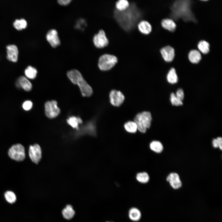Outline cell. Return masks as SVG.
<instances>
[{
  "instance_id": "cell-32",
  "label": "cell",
  "mask_w": 222,
  "mask_h": 222,
  "mask_svg": "<svg viewBox=\"0 0 222 222\" xmlns=\"http://www.w3.org/2000/svg\"><path fill=\"white\" fill-rule=\"evenodd\" d=\"M213 146L214 148H219L221 150L222 149V138L219 137L216 139H214L212 141Z\"/></svg>"
},
{
  "instance_id": "cell-34",
  "label": "cell",
  "mask_w": 222,
  "mask_h": 222,
  "mask_svg": "<svg viewBox=\"0 0 222 222\" xmlns=\"http://www.w3.org/2000/svg\"><path fill=\"white\" fill-rule=\"evenodd\" d=\"M176 97L182 101L184 97V93L183 90L181 88H179L177 90L176 94Z\"/></svg>"
},
{
  "instance_id": "cell-6",
  "label": "cell",
  "mask_w": 222,
  "mask_h": 222,
  "mask_svg": "<svg viewBox=\"0 0 222 222\" xmlns=\"http://www.w3.org/2000/svg\"><path fill=\"white\" fill-rule=\"evenodd\" d=\"M8 154L13 160L17 161H22L25 158L24 147L20 144L14 145L9 149Z\"/></svg>"
},
{
  "instance_id": "cell-9",
  "label": "cell",
  "mask_w": 222,
  "mask_h": 222,
  "mask_svg": "<svg viewBox=\"0 0 222 222\" xmlns=\"http://www.w3.org/2000/svg\"><path fill=\"white\" fill-rule=\"evenodd\" d=\"M29 155L31 161L37 164L42 158V152L40 146L35 144L31 145L29 149Z\"/></svg>"
},
{
  "instance_id": "cell-12",
  "label": "cell",
  "mask_w": 222,
  "mask_h": 222,
  "mask_svg": "<svg viewBox=\"0 0 222 222\" xmlns=\"http://www.w3.org/2000/svg\"><path fill=\"white\" fill-rule=\"evenodd\" d=\"M160 53L164 60L166 62H171L174 59L175 56L174 49L171 47L167 46L162 48Z\"/></svg>"
},
{
  "instance_id": "cell-35",
  "label": "cell",
  "mask_w": 222,
  "mask_h": 222,
  "mask_svg": "<svg viewBox=\"0 0 222 222\" xmlns=\"http://www.w3.org/2000/svg\"><path fill=\"white\" fill-rule=\"evenodd\" d=\"M71 0H58V2L60 5H66L68 4Z\"/></svg>"
},
{
  "instance_id": "cell-15",
  "label": "cell",
  "mask_w": 222,
  "mask_h": 222,
  "mask_svg": "<svg viewBox=\"0 0 222 222\" xmlns=\"http://www.w3.org/2000/svg\"><path fill=\"white\" fill-rule=\"evenodd\" d=\"M16 84L18 87L21 88L26 91H30L32 88L31 83L26 77L23 76L18 78Z\"/></svg>"
},
{
  "instance_id": "cell-31",
  "label": "cell",
  "mask_w": 222,
  "mask_h": 222,
  "mask_svg": "<svg viewBox=\"0 0 222 222\" xmlns=\"http://www.w3.org/2000/svg\"><path fill=\"white\" fill-rule=\"evenodd\" d=\"M170 100L173 105L178 106L183 104L182 101L177 98L174 93H172L171 94Z\"/></svg>"
},
{
  "instance_id": "cell-10",
  "label": "cell",
  "mask_w": 222,
  "mask_h": 222,
  "mask_svg": "<svg viewBox=\"0 0 222 222\" xmlns=\"http://www.w3.org/2000/svg\"><path fill=\"white\" fill-rule=\"evenodd\" d=\"M110 101L113 106L118 107L123 102L125 97L123 93L119 91L112 90L109 95Z\"/></svg>"
},
{
  "instance_id": "cell-28",
  "label": "cell",
  "mask_w": 222,
  "mask_h": 222,
  "mask_svg": "<svg viewBox=\"0 0 222 222\" xmlns=\"http://www.w3.org/2000/svg\"><path fill=\"white\" fill-rule=\"evenodd\" d=\"M13 26L17 30H21L26 28L27 26V22L24 19H16L14 22Z\"/></svg>"
},
{
  "instance_id": "cell-33",
  "label": "cell",
  "mask_w": 222,
  "mask_h": 222,
  "mask_svg": "<svg viewBox=\"0 0 222 222\" xmlns=\"http://www.w3.org/2000/svg\"><path fill=\"white\" fill-rule=\"evenodd\" d=\"M33 103L30 100L25 101L23 103L22 107L25 111H29L32 108Z\"/></svg>"
},
{
  "instance_id": "cell-25",
  "label": "cell",
  "mask_w": 222,
  "mask_h": 222,
  "mask_svg": "<svg viewBox=\"0 0 222 222\" xmlns=\"http://www.w3.org/2000/svg\"><path fill=\"white\" fill-rule=\"evenodd\" d=\"M150 147L151 150L157 153H161L163 150L162 145L158 141H153L150 143Z\"/></svg>"
},
{
  "instance_id": "cell-5",
  "label": "cell",
  "mask_w": 222,
  "mask_h": 222,
  "mask_svg": "<svg viewBox=\"0 0 222 222\" xmlns=\"http://www.w3.org/2000/svg\"><path fill=\"white\" fill-rule=\"evenodd\" d=\"M118 62L117 57L108 54H104L99 58L98 66L102 71H108L113 68Z\"/></svg>"
},
{
  "instance_id": "cell-17",
  "label": "cell",
  "mask_w": 222,
  "mask_h": 222,
  "mask_svg": "<svg viewBox=\"0 0 222 222\" xmlns=\"http://www.w3.org/2000/svg\"><path fill=\"white\" fill-rule=\"evenodd\" d=\"M130 219L134 222H137L141 219L142 214L140 211L136 207L131 208L128 212Z\"/></svg>"
},
{
  "instance_id": "cell-20",
  "label": "cell",
  "mask_w": 222,
  "mask_h": 222,
  "mask_svg": "<svg viewBox=\"0 0 222 222\" xmlns=\"http://www.w3.org/2000/svg\"><path fill=\"white\" fill-rule=\"evenodd\" d=\"M62 213L64 218L69 220L73 217L75 212L72 207L70 205H68L63 209Z\"/></svg>"
},
{
  "instance_id": "cell-22",
  "label": "cell",
  "mask_w": 222,
  "mask_h": 222,
  "mask_svg": "<svg viewBox=\"0 0 222 222\" xmlns=\"http://www.w3.org/2000/svg\"><path fill=\"white\" fill-rule=\"evenodd\" d=\"M130 3L127 0H119L116 1L115 3L116 9L119 11H124L128 8Z\"/></svg>"
},
{
  "instance_id": "cell-13",
  "label": "cell",
  "mask_w": 222,
  "mask_h": 222,
  "mask_svg": "<svg viewBox=\"0 0 222 222\" xmlns=\"http://www.w3.org/2000/svg\"><path fill=\"white\" fill-rule=\"evenodd\" d=\"M7 58L10 61L16 62L18 59V50L17 47L14 44H10L6 47Z\"/></svg>"
},
{
  "instance_id": "cell-24",
  "label": "cell",
  "mask_w": 222,
  "mask_h": 222,
  "mask_svg": "<svg viewBox=\"0 0 222 222\" xmlns=\"http://www.w3.org/2000/svg\"><path fill=\"white\" fill-rule=\"evenodd\" d=\"M82 120L79 117L72 116L67 120L68 123L73 128L78 129V126L79 124L82 123Z\"/></svg>"
},
{
  "instance_id": "cell-23",
  "label": "cell",
  "mask_w": 222,
  "mask_h": 222,
  "mask_svg": "<svg viewBox=\"0 0 222 222\" xmlns=\"http://www.w3.org/2000/svg\"><path fill=\"white\" fill-rule=\"evenodd\" d=\"M24 73L27 78L31 79H33L36 76L37 71L34 67L29 66L25 69Z\"/></svg>"
},
{
  "instance_id": "cell-2",
  "label": "cell",
  "mask_w": 222,
  "mask_h": 222,
  "mask_svg": "<svg viewBox=\"0 0 222 222\" xmlns=\"http://www.w3.org/2000/svg\"><path fill=\"white\" fill-rule=\"evenodd\" d=\"M189 1H177L171 7L172 14L176 18H181L185 21H195L193 14L191 11Z\"/></svg>"
},
{
  "instance_id": "cell-26",
  "label": "cell",
  "mask_w": 222,
  "mask_h": 222,
  "mask_svg": "<svg viewBox=\"0 0 222 222\" xmlns=\"http://www.w3.org/2000/svg\"><path fill=\"white\" fill-rule=\"evenodd\" d=\"M199 50L204 54L208 53L210 51V45L208 42L205 40H201L198 44Z\"/></svg>"
},
{
  "instance_id": "cell-3",
  "label": "cell",
  "mask_w": 222,
  "mask_h": 222,
  "mask_svg": "<svg viewBox=\"0 0 222 222\" xmlns=\"http://www.w3.org/2000/svg\"><path fill=\"white\" fill-rule=\"evenodd\" d=\"M67 75L72 83L78 85L83 97H89L92 94V88L84 80L79 71L73 69L68 71Z\"/></svg>"
},
{
  "instance_id": "cell-11",
  "label": "cell",
  "mask_w": 222,
  "mask_h": 222,
  "mask_svg": "<svg viewBox=\"0 0 222 222\" xmlns=\"http://www.w3.org/2000/svg\"><path fill=\"white\" fill-rule=\"evenodd\" d=\"M46 37L48 42L53 47H57L60 43L57 31L55 29L49 30L47 34Z\"/></svg>"
},
{
  "instance_id": "cell-30",
  "label": "cell",
  "mask_w": 222,
  "mask_h": 222,
  "mask_svg": "<svg viewBox=\"0 0 222 222\" xmlns=\"http://www.w3.org/2000/svg\"><path fill=\"white\" fill-rule=\"evenodd\" d=\"M5 198L6 201L12 204L15 202L16 197L15 193L11 191H7L4 194Z\"/></svg>"
},
{
  "instance_id": "cell-14",
  "label": "cell",
  "mask_w": 222,
  "mask_h": 222,
  "mask_svg": "<svg viewBox=\"0 0 222 222\" xmlns=\"http://www.w3.org/2000/svg\"><path fill=\"white\" fill-rule=\"evenodd\" d=\"M166 180L174 189H178L182 186V183L179 177L176 173H172L170 174L167 177Z\"/></svg>"
},
{
  "instance_id": "cell-27",
  "label": "cell",
  "mask_w": 222,
  "mask_h": 222,
  "mask_svg": "<svg viewBox=\"0 0 222 222\" xmlns=\"http://www.w3.org/2000/svg\"><path fill=\"white\" fill-rule=\"evenodd\" d=\"M124 127L127 132L131 133H136L138 129L137 125L134 121H127L125 124Z\"/></svg>"
},
{
  "instance_id": "cell-8",
  "label": "cell",
  "mask_w": 222,
  "mask_h": 222,
  "mask_svg": "<svg viewBox=\"0 0 222 222\" xmlns=\"http://www.w3.org/2000/svg\"><path fill=\"white\" fill-rule=\"evenodd\" d=\"M45 113L49 118H53L58 116L60 113V108L57 106L56 101H48L45 104Z\"/></svg>"
},
{
  "instance_id": "cell-36",
  "label": "cell",
  "mask_w": 222,
  "mask_h": 222,
  "mask_svg": "<svg viewBox=\"0 0 222 222\" xmlns=\"http://www.w3.org/2000/svg\"><path fill=\"white\" fill-rule=\"evenodd\" d=\"M106 222H111V221H107Z\"/></svg>"
},
{
  "instance_id": "cell-1",
  "label": "cell",
  "mask_w": 222,
  "mask_h": 222,
  "mask_svg": "<svg viewBox=\"0 0 222 222\" xmlns=\"http://www.w3.org/2000/svg\"><path fill=\"white\" fill-rule=\"evenodd\" d=\"M130 5L123 11H119L115 7L113 17L120 27L124 31L129 32L137 27L138 23L143 20V10L138 2L128 1Z\"/></svg>"
},
{
  "instance_id": "cell-4",
  "label": "cell",
  "mask_w": 222,
  "mask_h": 222,
  "mask_svg": "<svg viewBox=\"0 0 222 222\" xmlns=\"http://www.w3.org/2000/svg\"><path fill=\"white\" fill-rule=\"evenodd\" d=\"M152 119L150 112L144 111L137 114L134 117V120L138 130L142 133H145L146 131V129L150 127Z\"/></svg>"
},
{
  "instance_id": "cell-16",
  "label": "cell",
  "mask_w": 222,
  "mask_h": 222,
  "mask_svg": "<svg viewBox=\"0 0 222 222\" xmlns=\"http://www.w3.org/2000/svg\"><path fill=\"white\" fill-rule=\"evenodd\" d=\"M137 28L139 31L144 35L150 34L152 30L151 24L148 21L145 20H142L138 23Z\"/></svg>"
},
{
  "instance_id": "cell-7",
  "label": "cell",
  "mask_w": 222,
  "mask_h": 222,
  "mask_svg": "<svg viewBox=\"0 0 222 222\" xmlns=\"http://www.w3.org/2000/svg\"><path fill=\"white\" fill-rule=\"evenodd\" d=\"M93 42L95 46L98 49H102L107 47L109 43L104 31L102 29L94 35Z\"/></svg>"
},
{
  "instance_id": "cell-21",
  "label": "cell",
  "mask_w": 222,
  "mask_h": 222,
  "mask_svg": "<svg viewBox=\"0 0 222 222\" xmlns=\"http://www.w3.org/2000/svg\"><path fill=\"white\" fill-rule=\"evenodd\" d=\"M168 82L171 84L177 83L178 81V77L176 71L174 68H171L169 71L166 76Z\"/></svg>"
},
{
  "instance_id": "cell-19",
  "label": "cell",
  "mask_w": 222,
  "mask_h": 222,
  "mask_svg": "<svg viewBox=\"0 0 222 222\" xmlns=\"http://www.w3.org/2000/svg\"><path fill=\"white\" fill-rule=\"evenodd\" d=\"M188 58L190 61L193 64H197L201 59V56L198 51L194 49L191 51L188 54Z\"/></svg>"
},
{
  "instance_id": "cell-29",
  "label": "cell",
  "mask_w": 222,
  "mask_h": 222,
  "mask_svg": "<svg viewBox=\"0 0 222 222\" xmlns=\"http://www.w3.org/2000/svg\"><path fill=\"white\" fill-rule=\"evenodd\" d=\"M136 178L138 182L142 183H147L149 180V176L148 174L146 172L138 173L136 175Z\"/></svg>"
},
{
  "instance_id": "cell-18",
  "label": "cell",
  "mask_w": 222,
  "mask_h": 222,
  "mask_svg": "<svg viewBox=\"0 0 222 222\" xmlns=\"http://www.w3.org/2000/svg\"><path fill=\"white\" fill-rule=\"evenodd\" d=\"M161 23L163 28L171 32L174 31L176 28V25L175 22L171 19H163Z\"/></svg>"
}]
</instances>
